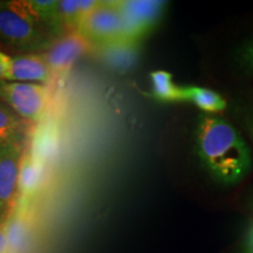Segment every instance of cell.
Returning a JSON list of instances; mask_svg holds the SVG:
<instances>
[{
  "label": "cell",
  "mask_w": 253,
  "mask_h": 253,
  "mask_svg": "<svg viewBox=\"0 0 253 253\" xmlns=\"http://www.w3.org/2000/svg\"><path fill=\"white\" fill-rule=\"evenodd\" d=\"M194 141L195 153L202 168L218 184L237 185L251 172V149L240 132L225 119L201 114Z\"/></svg>",
  "instance_id": "obj_1"
},
{
  "label": "cell",
  "mask_w": 253,
  "mask_h": 253,
  "mask_svg": "<svg viewBox=\"0 0 253 253\" xmlns=\"http://www.w3.org/2000/svg\"><path fill=\"white\" fill-rule=\"evenodd\" d=\"M31 12L26 0L0 1V49L19 54L45 53L54 42Z\"/></svg>",
  "instance_id": "obj_2"
},
{
  "label": "cell",
  "mask_w": 253,
  "mask_h": 253,
  "mask_svg": "<svg viewBox=\"0 0 253 253\" xmlns=\"http://www.w3.org/2000/svg\"><path fill=\"white\" fill-rule=\"evenodd\" d=\"M49 90L46 84L0 80V101L30 125L45 120Z\"/></svg>",
  "instance_id": "obj_3"
},
{
  "label": "cell",
  "mask_w": 253,
  "mask_h": 253,
  "mask_svg": "<svg viewBox=\"0 0 253 253\" xmlns=\"http://www.w3.org/2000/svg\"><path fill=\"white\" fill-rule=\"evenodd\" d=\"M77 33L95 48L123 39V19L118 1H99L81 21Z\"/></svg>",
  "instance_id": "obj_4"
},
{
  "label": "cell",
  "mask_w": 253,
  "mask_h": 253,
  "mask_svg": "<svg viewBox=\"0 0 253 253\" xmlns=\"http://www.w3.org/2000/svg\"><path fill=\"white\" fill-rule=\"evenodd\" d=\"M118 6L123 19V39L141 42L157 26L164 15L167 1L122 0Z\"/></svg>",
  "instance_id": "obj_5"
},
{
  "label": "cell",
  "mask_w": 253,
  "mask_h": 253,
  "mask_svg": "<svg viewBox=\"0 0 253 253\" xmlns=\"http://www.w3.org/2000/svg\"><path fill=\"white\" fill-rule=\"evenodd\" d=\"M52 72L42 54L12 55L0 50V80L48 84Z\"/></svg>",
  "instance_id": "obj_6"
},
{
  "label": "cell",
  "mask_w": 253,
  "mask_h": 253,
  "mask_svg": "<svg viewBox=\"0 0 253 253\" xmlns=\"http://www.w3.org/2000/svg\"><path fill=\"white\" fill-rule=\"evenodd\" d=\"M25 144L0 143V217L7 218L17 205L19 171Z\"/></svg>",
  "instance_id": "obj_7"
},
{
  "label": "cell",
  "mask_w": 253,
  "mask_h": 253,
  "mask_svg": "<svg viewBox=\"0 0 253 253\" xmlns=\"http://www.w3.org/2000/svg\"><path fill=\"white\" fill-rule=\"evenodd\" d=\"M89 42L80 34L67 33L55 40L52 46L41 53L52 72V75H63L90 48Z\"/></svg>",
  "instance_id": "obj_8"
},
{
  "label": "cell",
  "mask_w": 253,
  "mask_h": 253,
  "mask_svg": "<svg viewBox=\"0 0 253 253\" xmlns=\"http://www.w3.org/2000/svg\"><path fill=\"white\" fill-rule=\"evenodd\" d=\"M45 168L46 164L37 160L30 153V150L25 149L20 163V171H19V204L26 208L31 207V204L33 203L37 195L42 188L43 178H45Z\"/></svg>",
  "instance_id": "obj_9"
},
{
  "label": "cell",
  "mask_w": 253,
  "mask_h": 253,
  "mask_svg": "<svg viewBox=\"0 0 253 253\" xmlns=\"http://www.w3.org/2000/svg\"><path fill=\"white\" fill-rule=\"evenodd\" d=\"M100 58L107 67L118 73H128L140 60V43L121 39L97 48Z\"/></svg>",
  "instance_id": "obj_10"
},
{
  "label": "cell",
  "mask_w": 253,
  "mask_h": 253,
  "mask_svg": "<svg viewBox=\"0 0 253 253\" xmlns=\"http://www.w3.org/2000/svg\"><path fill=\"white\" fill-rule=\"evenodd\" d=\"M32 135L30 153L43 164L56 156L60 145V132L58 126L53 121H45L37 125Z\"/></svg>",
  "instance_id": "obj_11"
},
{
  "label": "cell",
  "mask_w": 253,
  "mask_h": 253,
  "mask_svg": "<svg viewBox=\"0 0 253 253\" xmlns=\"http://www.w3.org/2000/svg\"><path fill=\"white\" fill-rule=\"evenodd\" d=\"M31 12L54 40L67 34L63 27L58 0H26Z\"/></svg>",
  "instance_id": "obj_12"
},
{
  "label": "cell",
  "mask_w": 253,
  "mask_h": 253,
  "mask_svg": "<svg viewBox=\"0 0 253 253\" xmlns=\"http://www.w3.org/2000/svg\"><path fill=\"white\" fill-rule=\"evenodd\" d=\"M30 126L7 104L0 101V143L26 144Z\"/></svg>",
  "instance_id": "obj_13"
},
{
  "label": "cell",
  "mask_w": 253,
  "mask_h": 253,
  "mask_svg": "<svg viewBox=\"0 0 253 253\" xmlns=\"http://www.w3.org/2000/svg\"><path fill=\"white\" fill-rule=\"evenodd\" d=\"M30 208L23 207L17 202L9 216L6 218V233H7L8 250L18 252L26 245L30 231Z\"/></svg>",
  "instance_id": "obj_14"
},
{
  "label": "cell",
  "mask_w": 253,
  "mask_h": 253,
  "mask_svg": "<svg viewBox=\"0 0 253 253\" xmlns=\"http://www.w3.org/2000/svg\"><path fill=\"white\" fill-rule=\"evenodd\" d=\"M183 101H189L204 114L217 115L226 109V100L217 91L201 86L182 87Z\"/></svg>",
  "instance_id": "obj_15"
},
{
  "label": "cell",
  "mask_w": 253,
  "mask_h": 253,
  "mask_svg": "<svg viewBox=\"0 0 253 253\" xmlns=\"http://www.w3.org/2000/svg\"><path fill=\"white\" fill-rule=\"evenodd\" d=\"M99 1L96 0H61L59 1L60 14L63 27L67 33H74L78 31L81 21L96 7Z\"/></svg>",
  "instance_id": "obj_16"
},
{
  "label": "cell",
  "mask_w": 253,
  "mask_h": 253,
  "mask_svg": "<svg viewBox=\"0 0 253 253\" xmlns=\"http://www.w3.org/2000/svg\"><path fill=\"white\" fill-rule=\"evenodd\" d=\"M151 90L154 97L162 102L183 101L182 87L176 86L171 73L167 71H154L150 73Z\"/></svg>",
  "instance_id": "obj_17"
},
{
  "label": "cell",
  "mask_w": 253,
  "mask_h": 253,
  "mask_svg": "<svg viewBox=\"0 0 253 253\" xmlns=\"http://www.w3.org/2000/svg\"><path fill=\"white\" fill-rule=\"evenodd\" d=\"M233 62L243 77L253 80V34L237 47L233 53Z\"/></svg>",
  "instance_id": "obj_18"
},
{
  "label": "cell",
  "mask_w": 253,
  "mask_h": 253,
  "mask_svg": "<svg viewBox=\"0 0 253 253\" xmlns=\"http://www.w3.org/2000/svg\"><path fill=\"white\" fill-rule=\"evenodd\" d=\"M8 243L6 233V219L0 217V253H7Z\"/></svg>",
  "instance_id": "obj_19"
},
{
  "label": "cell",
  "mask_w": 253,
  "mask_h": 253,
  "mask_svg": "<svg viewBox=\"0 0 253 253\" xmlns=\"http://www.w3.org/2000/svg\"><path fill=\"white\" fill-rule=\"evenodd\" d=\"M245 253H253V226H252V229L250 230L248 239H246Z\"/></svg>",
  "instance_id": "obj_20"
},
{
  "label": "cell",
  "mask_w": 253,
  "mask_h": 253,
  "mask_svg": "<svg viewBox=\"0 0 253 253\" xmlns=\"http://www.w3.org/2000/svg\"><path fill=\"white\" fill-rule=\"evenodd\" d=\"M246 126H248V129L253 140V114H249V115L246 116Z\"/></svg>",
  "instance_id": "obj_21"
},
{
  "label": "cell",
  "mask_w": 253,
  "mask_h": 253,
  "mask_svg": "<svg viewBox=\"0 0 253 253\" xmlns=\"http://www.w3.org/2000/svg\"><path fill=\"white\" fill-rule=\"evenodd\" d=\"M0 50H1V49H0Z\"/></svg>",
  "instance_id": "obj_22"
}]
</instances>
